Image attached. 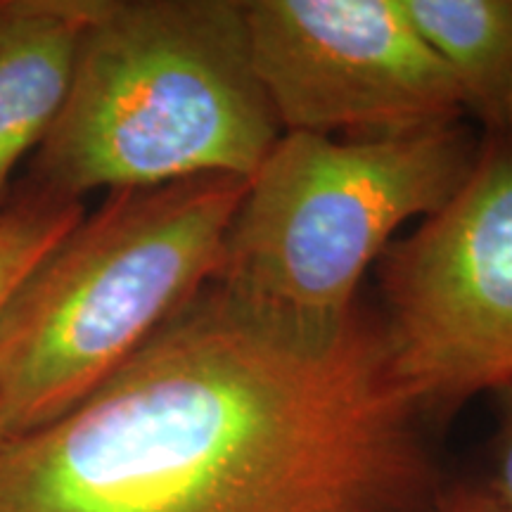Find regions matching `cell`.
<instances>
[{"mask_svg":"<svg viewBox=\"0 0 512 512\" xmlns=\"http://www.w3.org/2000/svg\"><path fill=\"white\" fill-rule=\"evenodd\" d=\"M434 512H508V508L491 494L484 482H460L441 489Z\"/></svg>","mask_w":512,"mask_h":512,"instance_id":"cell-11","label":"cell"},{"mask_svg":"<svg viewBox=\"0 0 512 512\" xmlns=\"http://www.w3.org/2000/svg\"><path fill=\"white\" fill-rule=\"evenodd\" d=\"M280 136L245 0H98L67 102L34 152L38 195L249 181Z\"/></svg>","mask_w":512,"mask_h":512,"instance_id":"cell-2","label":"cell"},{"mask_svg":"<svg viewBox=\"0 0 512 512\" xmlns=\"http://www.w3.org/2000/svg\"><path fill=\"white\" fill-rule=\"evenodd\" d=\"M247 181L110 192L0 311V434L48 425L110 380L214 280Z\"/></svg>","mask_w":512,"mask_h":512,"instance_id":"cell-3","label":"cell"},{"mask_svg":"<svg viewBox=\"0 0 512 512\" xmlns=\"http://www.w3.org/2000/svg\"><path fill=\"white\" fill-rule=\"evenodd\" d=\"M377 273L389 368L422 420L512 387V133L479 140L463 188Z\"/></svg>","mask_w":512,"mask_h":512,"instance_id":"cell-5","label":"cell"},{"mask_svg":"<svg viewBox=\"0 0 512 512\" xmlns=\"http://www.w3.org/2000/svg\"><path fill=\"white\" fill-rule=\"evenodd\" d=\"M83 214V202L55 200L38 192L0 214V311L41 256L79 223Z\"/></svg>","mask_w":512,"mask_h":512,"instance_id":"cell-9","label":"cell"},{"mask_svg":"<svg viewBox=\"0 0 512 512\" xmlns=\"http://www.w3.org/2000/svg\"><path fill=\"white\" fill-rule=\"evenodd\" d=\"M508 512H512V510H508Z\"/></svg>","mask_w":512,"mask_h":512,"instance_id":"cell-12","label":"cell"},{"mask_svg":"<svg viewBox=\"0 0 512 512\" xmlns=\"http://www.w3.org/2000/svg\"><path fill=\"white\" fill-rule=\"evenodd\" d=\"M498 432L491 448V475L486 486L512 510V387L498 392Z\"/></svg>","mask_w":512,"mask_h":512,"instance_id":"cell-10","label":"cell"},{"mask_svg":"<svg viewBox=\"0 0 512 512\" xmlns=\"http://www.w3.org/2000/svg\"><path fill=\"white\" fill-rule=\"evenodd\" d=\"M245 22L283 133L377 138L465 117L401 0H245Z\"/></svg>","mask_w":512,"mask_h":512,"instance_id":"cell-6","label":"cell"},{"mask_svg":"<svg viewBox=\"0 0 512 512\" xmlns=\"http://www.w3.org/2000/svg\"><path fill=\"white\" fill-rule=\"evenodd\" d=\"M484 136L512 133V0H401Z\"/></svg>","mask_w":512,"mask_h":512,"instance_id":"cell-8","label":"cell"},{"mask_svg":"<svg viewBox=\"0 0 512 512\" xmlns=\"http://www.w3.org/2000/svg\"><path fill=\"white\" fill-rule=\"evenodd\" d=\"M479 155L465 124L377 138L283 133L223 240L211 283L311 323L354 313L370 266L408 221L456 197Z\"/></svg>","mask_w":512,"mask_h":512,"instance_id":"cell-4","label":"cell"},{"mask_svg":"<svg viewBox=\"0 0 512 512\" xmlns=\"http://www.w3.org/2000/svg\"><path fill=\"white\" fill-rule=\"evenodd\" d=\"M98 0H0V214L12 176L67 102Z\"/></svg>","mask_w":512,"mask_h":512,"instance_id":"cell-7","label":"cell"},{"mask_svg":"<svg viewBox=\"0 0 512 512\" xmlns=\"http://www.w3.org/2000/svg\"><path fill=\"white\" fill-rule=\"evenodd\" d=\"M441 489L377 318L311 323L216 283L0 441V512H434Z\"/></svg>","mask_w":512,"mask_h":512,"instance_id":"cell-1","label":"cell"}]
</instances>
